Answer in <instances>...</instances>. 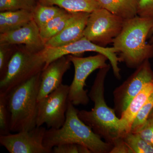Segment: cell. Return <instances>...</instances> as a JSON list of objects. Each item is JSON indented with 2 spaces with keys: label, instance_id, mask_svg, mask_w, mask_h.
I'll use <instances>...</instances> for the list:
<instances>
[{
  "label": "cell",
  "instance_id": "6da1fadb",
  "mask_svg": "<svg viewBox=\"0 0 153 153\" xmlns=\"http://www.w3.org/2000/svg\"><path fill=\"white\" fill-rule=\"evenodd\" d=\"M110 66L100 68L88 94L94 106L91 111H78V116L96 134L112 145L126 133L114 109L108 106L105 99V82Z\"/></svg>",
  "mask_w": 153,
  "mask_h": 153
},
{
  "label": "cell",
  "instance_id": "7a4b0ae2",
  "mask_svg": "<svg viewBox=\"0 0 153 153\" xmlns=\"http://www.w3.org/2000/svg\"><path fill=\"white\" fill-rule=\"evenodd\" d=\"M74 106L68 101L66 120L61 128L46 130L43 142L44 146L52 151L55 146L74 144L86 147L91 153H110L112 145L103 141L101 137L80 119L79 111Z\"/></svg>",
  "mask_w": 153,
  "mask_h": 153
},
{
  "label": "cell",
  "instance_id": "3957f363",
  "mask_svg": "<svg viewBox=\"0 0 153 153\" xmlns=\"http://www.w3.org/2000/svg\"><path fill=\"white\" fill-rule=\"evenodd\" d=\"M153 26V19L138 16L124 21L122 30L112 42L120 62L136 68L153 57V44L146 42Z\"/></svg>",
  "mask_w": 153,
  "mask_h": 153
},
{
  "label": "cell",
  "instance_id": "277c9868",
  "mask_svg": "<svg viewBox=\"0 0 153 153\" xmlns=\"http://www.w3.org/2000/svg\"><path fill=\"white\" fill-rule=\"evenodd\" d=\"M41 72L7 94L11 132L30 131L37 126L38 96Z\"/></svg>",
  "mask_w": 153,
  "mask_h": 153
},
{
  "label": "cell",
  "instance_id": "5b68a950",
  "mask_svg": "<svg viewBox=\"0 0 153 153\" xmlns=\"http://www.w3.org/2000/svg\"><path fill=\"white\" fill-rule=\"evenodd\" d=\"M93 52L102 54L107 57L112 67L115 76L120 79V68L119 63L120 58L117 56V50L113 47H101L94 44L85 37L65 46L56 47H44L39 52L34 53L37 60L44 64V68L58 58L68 55H76L85 52Z\"/></svg>",
  "mask_w": 153,
  "mask_h": 153
},
{
  "label": "cell",
  "instance_id": "8992f818",
  "mask_svg": "<svg viewBox=\"0 0 153 153\" xmlns=\"http://www.w3.org/2000/svg\"><path fill=\"white\" fill-rule=\"evenodd\" d=\"M33 53L26 49L19 50L11 56L6 72L0 79V94H7L43 70Z\"/></svg>",
  "mask_w": 153,
  "mask_h": 153
},
{
  "label": "cell",
  "instance_id": "52a82bcc",
  "mask_svg": "<svg viewBox=\"0 0 153 153\" xmlns=\"http://www.w3.org/2000/svg\"><path fill=\"white\" fill-rule=\"evenodd\" d=\"M74 68V78L69 85L68 100L74 105H85L88 104L89 97L85 90V81L89 75L97 69L107 66V57L98 53L94 56L82 57L67 55Z\"/></svg>",
  "mask_w": 153,
  "mask_h": 153
},
{
  "label": "cell",
  "instance_id": "ba28073f",
  "mask_svg": "<svg viewBox=\"0 0 153 153\" xmlns=\"http://www.w3.org/2000/svg\"><path fill=\"white\" fill-rule=\"evenodd\" d=\"M124 20L102 8L90 13L84 37L101 47L112 43L120 33Z\"/></svg>",
  "mask_w": 153,
  "mask_h": 153
},
{
  "label": "cell",
  "instance_id": "9c48e42d",
  "mask_svg": "<svg viewBox=\"0 0 153 153\" xmlns=\"http://www.w3.org/2000/svg\"><path fill=\"white\" fill-rule=\"evenodd\" d=\"M69 86L60 87L38 102L36 125L45 124L49 128H59L64 124L68 107Z\"/></svg>",
  "mask_w": 153,
  "mask_h": 153
},
{
  "label": "cell",
  "instance_id": "30bf717a",
  "mask_svg": "<svg viewBox=\"0 0 153 153\" xmlns=\"http://www.w3.org/2000/svg\"><path fill=\"white\" fill-rule=\"evenodd\" d=\"M150 82H153V71L149 60H147L114 91L115 112L120 116L134 97L145 85Z\"/></svg>",
  "mask_w": 153,
  "mask_h": 153
},
{
  "label": "cell",
  "instance_id": "8fae6325",
  "mask_svg": "<svg viewBox=\"0 0 153 153\" xmlns=\"http://www.w3.org/2000/svg\"><path fill=\"white\" fill-rule=\"evenodd\" d=\"M46 129L36 126L30 131L0 135V144L10 153H51L43 143Z\"/></svg>",
  "mask_w": 153,
  "mask_h": 153
},
{
  "label": "cell",
  "instance_id": "7c38bea8",
  "mask_svg": "<svg viewBox=\"0 0 153 153\" xmlns=\"http://www.w3.org/2000/svg\"><path fill=\"white\" fill-rule=\"evenodd\" d=\"M0 44L2 46L10 44H24L31 53L41 51L45 43L41 38L40 30L33 20L19 29L1 33Z\"/></svg>",
  "mask_w": 153,
  "mask_h": 153
},
{
  "label": "cell",
  "instance_id": "4fadbf2b",
  "mask_svg": "<svg viewBox=\"0 0 153 153\" xmlns=\"http://www.w3.org/2000/svg\"><path fill=\"white\" fill-rule=\"evenodd\" d=\"M71 63L67 56H63L43 68L41 72L38 101L62 85L63 75L70 68Z\"/></svg>",
  "mask_w": 153,
  "mask_h": 153
},
{
  "label": "cell",
  "instance_id": "5bb4252c",
  "mask_svg": "<svg viewBox=\"0 0 153 153\" xmlns=\"http://www.w3.org/2000/svg\"><path fill=\"white\" fill-rule=\"evenodd\" d=\"M90 13H74L70 22L57 35L45 43V47H61L71 44L84 37V31Z\"/></svg>",
  "mask_w": 153,
  "mask_h": 153
},
{
  "label": "cell",
  "instance_id": "9a60e30c",
  "mask_svg": "<svg viewBox=\"0 0 153 153\" xmlns=\"http://www.w3.org/2000/svg\"><path fill=\"white\" fill-rule=\"evenodd\" d=\"M153 93V82L145 85L141 90L132 100L120 119L126 133L131 131L132 125L137 114Z\"/></svg>",
  "mask_w": 153,
  "mask_h": 153
},
{
  "label": "cell",
  "instance_id": "2e32d148",
  "mask_svg": "<svg viewBox=\"0 0 153 153\" xmlns=\"http://www.w3.org/2000/svg\"><path fill=\"white\" fill-rule=\"evenodd\" d=\"M100 7L123 20L137 16L139 0H97Z\"/></svg>",
  "mask_w": 153,
  "mask_h": 153
},
{
  "label": "cell",
  "instance_id": "e0dca14e",
  "mask_svg": "<svg viewBox=\"0 0 153 153\" xmlns=\"http://www.w3.org/2000/svg\"><path fill=\"white\" fill-rule=\"evenodd\" d=\"M33 20V13L30 11L18 10L1 12L0 33H5L16 30Z\"/></svg>",
  "mask_w": 153,
  "mask_h": 153
},
{
  "label": "cell",
  "instance_id": "ac0fdd59",
  "mask_svg": "<svg viewBox=\"0 0 153 153\" xmlns=\"http://www.w3.org/2000/svg\"><path fill=\"white\" fill-rule=\"evenodd\" d=\"M46 5L57 6L69 13H91L101 8L97 0H38Z\"/></svg>",
  "mask_w": 153,
  "mask_h": 153
},
{
  "label": "cell",
  "instance_id": "d6986e66",
  "mask_svg": "<svg viewBox=\"0 0 153 153\" xmlns=\"http://www.w3.org/2000/svg\"><path fill=\"white\" fill-rule=\"evenodd\" d=\"M74 13L65 11L39 28L41 38L45 43L65 28L71 21Z\"/></svg>",
  "mask_w": 153,
  "mask_h": 153
},
{
  "label": "cell",
  "instance_id": "ffe728a7",
  "mask_svg": "<svg viewBox=\"0 0 153 153\" xmlns=\"http://www.w3.org/2000/svg\"><path fill=\"white\" fill-rule=\"evenodd\" d=\"M65 11L57 6L46 5L38 3L32 12L33 19L40 28Z\"/></svg>",
  "mask_w": 153,
  "mask_h": 153
},
{
  "label": "cell",
  "instance_id": "44dd1931",
  "mask_svg": "<svg viewBox=\"0 0 153 153\" xmlns=\"http://www.w3.org/2000/svg\"><path fill=\"white\" fill-rule=\"evenodd\" d=\"M123 138L133 153H153V146L137 134L131 131Z\"/></svg>",
  "mask_w": 153,
  "mask_h": 153
},
{
  "label": "cell",
  "instance_id": "7402d4cb",
  "mask_svg": "<svg viewBox=\"0 0 153 153\" xmlns=\"http://www.w3.org/2000/svg\"><path fill=\"white\" fill-rule=\"evenodd\" d=\"M38 0H0V11L25 10L33 12Z\"/></svg>",
  "mask_w": 153,
  "mask_h": 153
},
{
  "label": "cell",
  "instance_id": "603a6c76",
  "mask_svg": "<svg viewBox=\"0 0 153 153\" xmlns=\"http://www.w3.org/2000/svg\"><path fill=\"white\" fill-rule=\"evenodd\" d=\"M10 115L7 103V95L0 94V135L10 134Z\"/></svg>",
  "mask_w": 153,
  "mask_h": 153
},
{
  "label": "cell",
  "instance_id": "cb8c5ba5",
  "mask_svg": "<svg viewBox=\"0 0 153 153\" xmlns=\"http://www.w3.org/2000/svg\"><path fill=\"white\" fill-rule=\"evenodd\" d=\"M153 109V93L151 94L137 114L132 125L131 131L135 132L144 124Z\"/></svg>",
  "mask_w": 153,
  "mask_h": 153
},
{
  "label": "cell",
  "instance_id": "d4e9b609",
  "mask_svg": "<svg viewBox=\"0 0 153 153\" xmlns=\"http://www.w3.org/2000/svg\"><path fill=\"white\" fill-rule=\"evenodd\" d=\"M134 133L139 135L153 146V115L150 114L147 120L143 126Z\"/></svg>",
  "mask_w": 153,
  "mask_h": 153
},
{
  "label": "cell",
  "instance_id": "484cf974",
  "mask_svg": "<svg viewBox=\"0 0 153 153\" xmlns=\"http://www.w3.org/2000/svg\"><path fill=\"white\" fill-rule=\"evenodd\" d=\"M137 16L153 19V0H139Z\"/></svg>",
  "mask_w": 153,
  "mask_h": 153
},
{
  "label": "cell",
  "instance_id": "4316f807",
  "mask_svg": "<svg viewBox=\"0 0 153 153\" xmlns=\"http://www.w3.org/2000/svg\"><path fill=\"white\" fill-rule=\"evenodd\" d=\"M112 146V149L110 152V153H133L123 137L116 140Z\"/></svg>",
  "mask_w": 153,
  "mask_h": 153
},
{
  "label": "cell",
  "instance_id": "83f0119b",
  "mask_svg": "<svg viewBox=\"0 0 153 153\" xmlns=\"http://www.w3.org/2000/svg\"><path fill=\"white\" fill-rule=\"evenodd\" d=\"M52 153H78V147L74 144H63L52 148Z\"/></svg>",
  "mask_w": 153,
  "mask_h": 153
},
{
  "label": "cell",
  "instance_id": "f1b7e54d",
  "mask_svg": "<svg viewBox=\"0 0 153 153\" xmlns=\"http://www.w3.org/2000/svg\"><path fill=\"white\" fill-rule=\"evenodd\" d=\"M78 147V153H91L89 149H88L86 147L81 145H77Z\"/></svg>",
  "mask_w": 153,
  "mask_h": 153
},
{
  "label": "cell",
  "instance_id": "f546056e",
  "mask_svg": "<svg viewBox=\"0 0 153 153\" xmlns=\"http://www.w3.org/2000/svg\"><path fill=\"white\" fill-rule=\"evenodd\" d=\"M150 34H152V38H151V42H152V44H153V26L152 28V30H151L150 33Z\"/></svg>",
  "mask_w": 153,
  "mask_h": 153
},
{
  "label": "cell",
  "instance_id": "4dcf8cb0",
  "mask_svg": "<svg viewBox=\"0 0 153 153\" xmlns=\"http://www.w3.org/2000/svg\"><path fill=\"white\" fill-rule=\"evenodd\" d=\"M151 114H152L153 115V110L152 111V112H151Z\"/></svg>",
  "mask_w": 153,
  "mask_h": 153
}]
</instances>
